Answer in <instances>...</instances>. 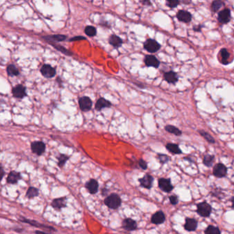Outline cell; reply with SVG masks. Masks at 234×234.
Wrapping results in <instances>:
<instances>
[{
    "instance_id": "obj_37",
    "label": "cell",
    "mask_w": 234,
    "mask_h": 234,
    "mask_svg": "<svg viewBox=\"0 0 234 234\" xmlns=\"http://www.w3.org/2000/svg\"><path fill=\"white\" fill-rule=\"evenodd\" d=\"M179 4H180V2L177 1V0H168V1L166 2V6L171 8L177 7V6H178Z\"/></svg>"
},
{
    "instance_id": "obj_27",
    "label": "cell",
    "mask_w": 234,
    "mask_h": 234,
    "mask_svg": "<svg viewBox=\"0 0 234 234\" xmlns=\"http://www.w3.org/2000/svg\"><path fill=\"white\" fill-rule=\"evenodd\" d=\"M165 130L167 132H170V133L174 134L176 136H180L182 134V132L181 130H179L178 128H176V126L172 125H166L165 126Z\"/></svg>"
},
{
    "instance_id": "obj_15",
    "label": "cell",
    "mask_w": 234,
    "mask_h": 234,
    "mask_svg": "<svg viewBox=\"0 0 234 234\" xmlns=\"http://www.w3.org/2000/svg\"><path fill=\"white\" fill-rule=\"evenodd\" d=\"M198 227V221L194 219L186 218L184 229L188 232H195Z\"/></svg>"
},
{
    "instance_id": "obj_46",
    "label": "cell",
    "mask_w": 234,
    "mask_h": 234,
    "mask_svg": "<svg viewBox=\"0 0 234 234\" xmlns=\"http://www.w3.org/2000/svg\"><path fill=\"white\" fill-rule=\"evenodd\" d=\"M184 159L188 160V161H189V162H192V163H194V161L192 160L190 157H185V158H184Z\"/></svg>"
},
{
    "instance_id": "obj_3",
    "label": "cell",
    "mask_w": 234,
    "mask_h": 234,
    "mask_svg": "<svg viewBox=\"0 0 234 234\" xmlns=\"http://www.w3.org/2000/svg\"><path fill=\"white\" fill-rule=\"evenodd\" d=\"M144 47L148 52L155 53L160 50L161 45L154 39H148L144 42Z\"/></svg>"
},
{
    "instance_id": "obj_5",
    "label": "cell",
    "mask_w": 234,
    "mask_h": 234,
    "mask_svg": "<svg viewBox=\"0 0 234 234\" xmlns=\"http://www.w3.org/2000/svg\"><path fill=\"white\" fill-rule=\"evenodd\" d=\"M213 175L217 178H223L227 175V167L223 163H217L213 168Z\"/></svg>"
},
{
    "instance_id": "obj_13",
    "label": "cell",
    "mask_w": 234,
    "mask_h": 234,
    "mask_svg": "<svg viewBox=\"0 0 234 234\" xmlns=\"http://www.w3.org/2000/svg\"><path fill=\"white\" fill-rule=\"evenodd\" d=\"M85 188H87L88 192L90 193L91 194H96L98 191L99 188V184L98 182L97 181V180L94 179H91L89 181H87L85 184Z\"/></svg>"
},
{
    "instance_id": "obj_6",
    "label": "cell",
    "mask_w": 234,
    "mask_h": 234,
    "mask_svg": "<svg viewBox=\"0 0 234 234\" xmlns=\"http://www.w3.org/2000/svg\"><path fill=\"white\" fill-rule=\"evenodd\" d=\"M138 181L140 182V185L141 187L146 188L147 189H150L152 187H153L154 177L149 175V174H146V175H145L142 178L139 179Z\"/></svg>"
},
{
    "instance_id": "obj_7",
    "label": "cell",
    "mask_w": 234,
    "mask_h": 234,
    "mask_svg": "<svg viewBox=\"0 0 234 234\" xmlns=\"http://www.w3.org/2000/svg\"><path fill=\"white\" fill-rule=\"evenodd\" d=\"M19 220H20L22 223L29 224H30L31 226H33V227H39V228H41V229H45L48 230V231H55V229L54 228V227L48 226V225H46V224H41L39 223H38L37 221H36V220L27 219L24 217H21V218H20V219H19Z\"/></svg>"
},
{
    "instance_id": "obj_40",
    "label": "cell",
    "mask_w": 234,
    "mask_h": 234,
    "mask_svg": "<svg viewBox=\"0 0 234 234\" xmlns=\"http://www.w3.org/2000/svg\"><path fill=\"white\" fill-rule=\"evenodd\" d=\"M4 175H5V171L4 168H3L2 163H0V182L2 181V179L4 178Z\"/></svg>"
},
{
    "instance_id": "obj_21",
    "label": "cell",
    "mask_w": 234,
    "mask_h": 234,
    "mask_svg": "<svg viewBox=\"0 0 234 234\" xmlns=\"http://www.w3.org/2000/svg\"><path fill=\"white\" fill-rule=\"evenodd\" d=\"M52 207L56 210H61V209L66 206V198L65 197H61L55 198L52 201L51 203Z\"/></svg>"
},
{
    "instance_id": "obj_32",
    "label": "cell",
    "mask_w": 234,
    "mask_h": 234,
    "mask_svg": "<svg viewBox=\"0 0 234 234\" xmlns=\"http://www.w3.org/2000/svg\"><path fill=\"white\" fill-rule=\"evenodd\" d=\"M224 6V3L222 1L220 0H216V1H214L211 4V10L214 12H217L219 11L220 9Z\"/></svg>"
},
{
    "instance_id": "obj_43",
    "label": "cell",
    "mask_w": 234,
    "mask_h": 234,
    "mask_svg": "<svg viewBox=\"0 0 234 234\" xmlns=\"http://www.w3.org/2000/svg\"><path fill=\"white\" fill-rule=\"evenodd\" d=\"M108 192H109V189H107L106 188H103L102 189V196L107 195V194H108Z\"/></svg>"
},
{
    "instance_id": "obj_41",
    "label": "cell",
    "mask_w": 234,
    "mask_h": 234,
    "mask_svg": "<svg viewBox=\"0 0 234 234\" xmlns=\"http://www.w3.org/2000/svg\"><path fill=\"white\" fill-rule=\"evenodd\" d=\"M85 39H85V37L80 36V37H76L72 38V39H70V40H69V41H78V40H85Z\"/></svg>"
},
{
    "instance_id": "obj_25",
    "label": "cell",
    "mask_w": 234,
    "mask_h": 234,
    "mask_svg": "<svg viewBox=\"0 0 234 234\" xmlns=\"http://www.w3.org/2000/svg\"><path fill=\"white\" fill-rule=\"evenodd\" d=\"M220 56H221V62L223 65H228L229 62L228 59L230 56L229 52L227 51L226 48H223L220 50Z\"/></svg>"
},
{
    "instance_id": "obj_44",
    "label": "cell",
    "mask_w": 234,
    "mask_h": 234,
    "mask_svg": "<svg viewBox=\"0 0 234 234\" xmlns=\"http://www.w3.org/2000/svg\"><path fill=\"white\" fill-rule=\"evenodd\" d=\"M140 2L141 3V4H143L144 5H150L151 4V2L150 1H147V0H144V1H140Z\"/></svg>"
},
{
    "instance_id": "obj_1",
    "label": "cell",
    "mask_w": 234,
    "mask_h": 234,
    "mask_svg": "<svg viewBox=\"0 0 234 234\" xmlns=\"http://www.w3.org/2000/svg\"><path fill=\"white\" fill-rule=\"evenodd\" d=\"M104 203L106 206L111 210H117L122 205V199L119 196L115 193H112L105 198Z\"/></svg>"
},
{
    "instance_id": "obj_11",
    "label": "cell",
    "mask_w": 234,
    "mask_h": 234,
    "mask_svg": "<svg viewBox=\"0 0 234 234\" xmlns=\"http://www.w3.org/2000/svg\"><path fill=\"white\" fill-rule=\"evenodd\" d=\"M122 228L124 229L126 231L128 232H131V231H135L137 229V222L133 219L128 218V219H125L122 221Z\"/></svg>"
},
{
    "instance_id": "obj_10",
    "label": "cell",
    "mask_w": 234,
    "mask_h": 234,
    "mask_svg": "<svg viewBox=\"0 0 234 234\" xmlns=\"http://www.w3.org/2000/svg\"><path fill=\"white\" fill-rule=\"evenodd\" d=\"M93 102L89 97L84 96L79 99V106L83 111H89L92 107Z\"/></svg>"
},
{
    "instance_id": "obj_18",
    "label": "cell",
    "mask_w": 234,
    "mask_h": 234,
    "mask_svg": "<svg viewBox=\"0 0 234 234\" xmlns=\"http://www.w3.org/2000/svg\"><path fill=\"white\" fill-rule=\"evenodd\" d=\"M21 179V175L20 172L17 171H11L9 172L8 175L6 179V182L8 184H16Z\"/></svg>"
},
{
    "instance_id": "obj_38",
    "label": "cell",
    "mask_w": 234,
    "mask_h": 234,
    "mask_svg": "<svg viewBox=\"0 0 234 234\" xmlns=\"http://www.w3.org/2000/svg\"><path fill=\"white\" fill-rule=\"evenodd\" d=\"M169 199H170V203H171L172 205H176L178 204L179 203V198H178V197L176 195H172L170 196V197H169Z\"/></svg>"
},
{
    "instance_id": "obj_28",
    "label": "cell",
    "mask_w": 234,
    "mask_h": 234,
    "mask_svg": "<svg viewBox=\"0 0 234 234\" xmlns=\"http://www.w3.org/2000/svg\"><path fill=\"white\" fill-rule=\"evenodd\" d=\"M214 159H215L214 155L207 154H206V155H205L203 157V164L207 167H211L213 165Z\"/></svg>"
},
{
    "instance_id": "obj_4",
    "label": "cell",
    "mask_w": 234,
    "mask_h": 234,
    "mask_svg": "<svg viewBox=\"0 0 234 234\" xmlns=\"http://www.w3.org/2000/svg\"><path fill=\"white\" fill-rule=\"evenodd\" d=\"M158 185L160 189L167 193L172 192L174 189V186L172 184L170 179L160 178L158 181Z\"/></svg>"
},
{
    "instance_id": "obj_9",
    "label": "cell",
    "mask_w": 234,
    "mask_h": 234,
    "mask_svg": "<svg viewBox=\"0 0 234 234\" xmlns=\"http://www.w3.org/2000/svg\"><path fill=\"white\" fill-rule=\"evenodd\" d=\"M232 15H231V11L229 8H225L221 11L218 14V21L222 24H227L231 21Z\"/></svg>"
},
{
    "instance_id": "obj_20",
    "label": "cell",
    "mask_w": 234,
    "mask_h": 234,
    "mask_svg": "<svg viewBox=\"0 0 234 234\" xmlns=\"http://www.w3.org/2000/svg\"><path fill=\"white\" fill-rule=\"evenodd\" d=\"M163 77L165 80L170 84H176V83H177L179 80L178 75L176 72L173 71L165 72L163 74Z\"/></svg>"
},
{
    "instance_id": "obj_14",
    "label": "cell",
    "mask_w": 234,
    "mask_h": 234,
    "mask_svg": "<svg viewBox=\"0 0 234 234\" xmlns=\"http://www.w3.org/2000/svg\"><path fill=\"white\" fill-rule=\"evenodd\" d=\"M176 18L180 21L188 24L192 21V14L189 12L184 10H181L177 12Z\"/></svg>"
},
{
    "instance_id": "obj_34",
    "label": "cell",
    "mask_w": 234,
    "mask_h": 234,
    "mask_svg": "<svg viewBox=\"0 0 234 234\" xmlns=\"http://www.w3.org/2000/svg\"><path fill=\"white\" fill-rule=\"evenodd\" d=\"M7 72L9 76H18L20 74V72H19L18 69L13 65H10L8 66Z\"/></svg>"
},
{
    "instance_id": "obj_22",
    "label": "cell",
    "mask_w": 234,
    "mask_h": 234,
    "mask_svg": "<svg viewBox=\"0 0 234 234\" xmlns=\"http://www.w3.org/2000/svg\"><path fill=\"white\" fill-rule=\"evenodd\" d=\"M112 106L111 102L110 101L104 99V98H100L97 100L95 108L97 110H101L104 108H109Z\"/></svg>"
},
{
    "instance_id": "obj_42",
    "label": "cell",
    "mask_w": 234,
    "mask_h": 234,
    "mask_svg": "<svg viewBox=\"0 0 234 234\" xmlns=\"http://www.w3.org/2000/svg\"><path fill=\"white\" fill-rule=\"evenodd\" d=\"M202 27H203V26H202V25H198V26H194V27H193V30H194L196 32H201V29H202Z\"/></svg>"
},
{
    "instance_id": "obj_19",
    "label": "cell",
    "mask_w": 234,
    "mask_h": 234,
    "mask_svg": "<svg viewBox=\"0 0 234 234\" xmlns=\"http://www.w3.org/2000/svg\"><path fill=\"white\" fill-rule=\"evenodd\" d=\"M12 94L15 98H23L24 97L26 96V88L23 85L19 84L15 86L12 89Z\"/></svg>"
},
{
    "instance_id": "obj_31",
    "label": "cell",
    "mask_w": 234,
    "mask_h": 234,
    "mask_svg": "<svg viewBox=\"0 0 234 234\" xmlns=\"http://www.w3.org/2000/svg\"><path fill=\"white\" fill-rule=\"evenodd\" d=\"M198 132H199V133H200V135L201 136H203V137L205 138V140H207L209 142V143L215 144L216 141H215L214 138L210 133H208L207 132L203 130H201V131H199Z\"/></svg>"
},
{
    "instance_id": "obj_8",
    "label": "cell",
    "mask_w": 234,
    "mask_h": 234,
    "mask_svg": "<svg viewBox=\"0 0 234 234\" xmlns=\"http://www.w3.org/2000/svg\"><path fill=\"white\" fill-rule=\"evenodd\" d=\"M31 150L37 155H42L46 151V144L43 141H34L31 144Z\"/></svg>"
},
{
    "instance_id": "obj_26",
    "label": "cell",
    "mask_w": 234,
    "mask_h": 234,
    "mask_svg": "<svg viewBox=\"0 0 234 234\" xmlns=\"http://www.w3.org/2000/svg\"><path fill=\"white\" fill-rule=\"evenodd\" d=\"M39 189L34 187H30L28 189L26 196L27 198H28L29 199H32V198L37 197L38 196H39Z\"/></svg>"
},
{
    "instance_id": "obj_2",
    "label": "cell",
    "mask_w": 234,
    "mask_h": 234,
    "mask_svg": "<svg viewBox=\"0 0 234 234\" xmlns=\"http://www.w3.org/2000/svg\"><path fill=\"white\" fill-rule=\"evenodd\" d=\"M212 211V207L206 201L201 202L197 205V214L203 218H207L211 215Z\"/></svg>"
},
{
    "instance_id": "obj_45",
    "label": "cell",
    "mask_w": 234,
    "mask_h": 234,
    "mask_svg": "<svg viewBox=\"0 0 234 234\" xmlns=\"http://www.w3.org/2000/svg\"><path fill=\"white\" fill-rule=\"evenodd\" d=\"M35 233L36 234H49V233H47L46 232H42V231H39V230H37L35 232Z\"/></svg>"
},
{
    "instance_id": "obj_35",
    "label": "cell",
    "mask_w": 234,
    "mask_h": 234,
    "mask_svg": "<svg viewBox=\"0 0 234 234\" xmlns=\"http://www.w3.org/2000/svg\"><path fill=\"white\" fill-rule=\"evenodd\" d=\"M68 159H69L68 156L65 155V154H60V156L58 157V166L60 167H63V166H65V164L66 163V162H67V161Z\"/></svg>"
},
{
    "instance_id": "obj_30",
    "label": "cell",
    "mask_w": 234,
    "mask_h": 234,
    "mask_svg": "<svg viewBox=\"0 0 234 234\" xmlns=\"http://www.w3.org/2000/svg\"><path fill=\"white\" fill-rule=\"evenodd\" d=\"M205 234H221V232L219 227L209 225L205 230Z\"/></svg>"
},
{
    "instance_id": "obj_33",
    "label": "cell",
    "mask_w": 234,
    "mask_h": 234,
    "mask_svg": "<svg viewBox=\"0 0 234 234\" xmlns=\"http://www.w3.org/2000/svg\"><path fill=\"white\" fill-rule=\"evenodd\" d=\"M84 32H85V34H87V36L92 37H95V36L96 35L97 30H96V28H95V27H93V26H87L86 28H85Z\"/></svg>"
},
{
    "instance_id": "obj_24",
    "label": "cell",
    "mask_w": 234,
    "mask_h": 234,
    "mask_svg": "<svg viewBox=\"0 0 234 234\" xmlns=\"http://www.w3.org/2000/svg\"><path fill=\"white\" fill-rule=\"evenodd\" d=\"M166 149L170 152V153H171L172 154H180L182 153V151L181 150V148H179V146L177 144L168 143V144H166Z\"/></svg>"
},
{
    "instance_id": "obj_29",
    "label": "cell",
    "mask_w": 234,
    "mask_h": 234,
    "mask_svg": "<svg viewBox=\"0 0 234 234\" xmlns=\"http://www.w3.org/2000/svg\"><path fill=\"white\" fill-rule=\"evenodd\" d=\"M44 39L47 41H62L65 40L67 37L65 35L62 34H56V35H51V36H47L44 37Z\"/></svg>"
},
{
    "instance_id": "obj_12",
    "label": "cell",
    "mask_w": 234,
    "mask_h": 234,
    "mask_svg": "<svg viewBox=\"0 0 234 234\" xmlns=\"http://www.w3.org/2000/svg\"><path fill=\"white\" fill-rule=\"evenodd\" d=\"M151 223L154 224H163L166 220L165 214L163 211L159 210L154 213L151 217Z\"/></svg>"
},
{
    "instance_id": "obj_36",
    "label": "cell",
    "mask_w": 234,
    "mask_h": 234,
    "mask_svg": "<svg viewBox=\"0 0 234 234\" xmlns=\"http://www.w3.org/2000/svg\"><path fill=\"white\" fill-rule=\"evenodd\" d=\"M157 159H159L160 163H166L170 161V157L167 154H157Z\"/></svg>"
},
{
    "instance_id": "obj_39",
    "label": "cell",
    "mask_w": 234,
    "mask_h": 234,
    "mask_svg": "<svg viewBox=\"0 0 234 234\" xmlns=\"http://www.w3.org/2000/svg\"><path fill=\"white\" fill-rule=\"evenodd\" d=\"M138 164H139V166H140L142 170H146L148 168V164L144 159H140V160H139Z\"/></svg>"
},
{
    "instance_id": "obj_17",
    "label": "cell",
    "mask_w": 234,
    "mask_h": 234,
    "mask_svg": "<svg viewBox=\"0 0 234 234\" xmlns=\"http://www.w3.org/2000/svg\"><path fill=\"white\" fill-rule=\"evenodd\" d=\"M41 72L44 77L47 78H52L56 74L55 69L50 65H44L41 69Z\"/></svg>"
},
{
    "instance_id": "obj_16",
    "label": "cell",
    "mask_w": 234,
    "mask_h": 234,
    "mask_svg": "<svg viewBox=\"0 0 234 234\" xmlns=\"http://www.w3.org/2000/svg\"><path fill=\"white\" fill-rule=\"evenodd\" d=\"M144 63L148 67H153L154 68H158L160 65L159 60L153 55H146L145 56Z\"/></svg>"
},
{
    "instance_id": "obj_23",
    "label": "cell",
    "mask_w": 234,
    "mask_h": 234,
    "mask_svg": "<svg viewBox=\"0 0 234 234\" xmlns=\"http://www.w3.org/2000/svg\"><path fill=\"white\" fill-rule=\"evenodd\" d=\"M109 42L110 46L114 47L115 48H118V47L122 46L123 41L119 37L115 35V34H112V35L109 37Z\"/></svg>"
}]
</instances>
